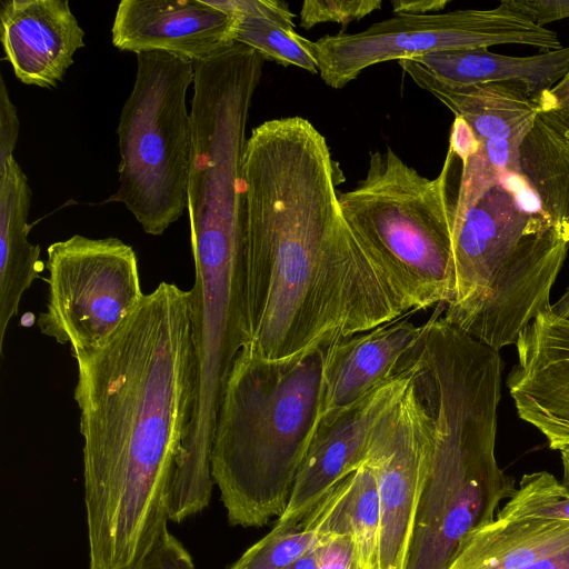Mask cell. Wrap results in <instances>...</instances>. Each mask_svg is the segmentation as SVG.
<instances>
[{
  "mask_svg": "<svg viewBox=\"0 0 569 569\" xmlns=\"http://www.w3.org/2000/svg\"><path fill=\"white\" fill-rule=\"evenodd\" d=\"M336 178L305 118L264 121L247 139L242 349L253 356L293 358L412 312L346 221Z\"/></svg>",
  "mask_w": 569,
  "mask_h": 569,
  "instance_id": "cell-1",
  "label": "cell"
},
{
  "mask_svg": "<svg viewBox=\"0 0 569 569\" xmlns=\"http://www.w3.org/2000/svg\"><path fill=\"white\" fill-rule=\"evenodd\" d=\"M71 355L89 569H134L168 529L192 420L191 291L160 282L107 341Z\"/></svg>",
  "mask_w": 569,
  "mask_h": 569,
  "instance_id": "cell-2",
  "label": "cell"
},
{
  "mask_svg": "<svg viewBox=\"0 0 569 569\" xmlns=\"http://www.w3.org/2000/svg\"><path fill=\"white\" fill-rule=\"evenodd\" d=\"M442 312L436 307L411 353L432 418V449L405 569H447L462 541L516 491L495 453L500 353Z\"/></svg>",
  "mask_w": 569,
  "mask_h": 569,
  "instance_id": "cell-3",
  "label": "cell"
},
{
  "mask_svg": "<svg viewBox=\"0 0 569 569\" xmlns=\"http://www.w3.org/2000/svg\"><path fill=\"white\" fill-rule=\"evenodd\" d=\"M331 345L282 360L243 349L238 355L220 403L210 460L231 526L259 528L284 511L321 421Z\"/></svg>",
  "mask_w": 569,
  "mask_h": 569,
  "instance_id": "cell-4",
  "label": "cell"
},
{
  "mask_svg": "<svg viewBox=\"0 0 569 569\" xmlns=\"http://www.w3.org/2000/svg\"><path fill=\"white\" fill-rule=\"evenodd\" d=\"M569 252V226L539 211L515 174L469 208L452 232L453 288L443 319L500 351L540 313Z\"/></svg>",
  "mask_w": 569,
  "mask_h": 569,
  "instance_id": "cell-5",
  "label": "cell"
},
{
  "mask_svg": "<svg viewBox=\"0 0 569 569\" xmlns=\"http://www.w3.org/2000/svg\"><path fill=\"white\" fill-rule=\"evenodd\" d=\"M456 154L441 172L421 176L390 148L370 153L366 177L339 193L342 214L379 261L412 311L447 305L452 296V232L458 194L450 187Z\"/></svg>",
  "mask_w": 569,
  "mask_h": 569,
  "instance_id": "cell-6",
  "label": "cell"
},
{
  "mask_svg": "<svg viewBox=\"0 0 569 569\" xmlns=\"http://www.w3.org/2000/svg\"><path fill=\"white\" fill-rule=\"evenodd\" d=\"M193 78L187 58L137 53L136 80L117 128L120 186L103 203H123L151 236H161L187 208L191 123L186 97Z\"/></svg>",
  "mask_w": 569,
  "mask_h": 569,
  "instance_id": "cell-7",
  "label": "cell"
},
{
  "mask_svg": "<svg viewBox=\"0 0 569 569\" xmlns=\"http://www.w3.org/2000/svg\"><path fill=\"white\" fill-rule=\"evenodd\" d=\"M496 44H525L547 51L563 48L555 31L536 24L502 0L493 9L397 14L358 33L325 36L312 48L321 79L341 89L377 63Z\"/></svg>",
  "mask_w": 569,
  "mask_h": 569,
  "instance_id": "cell-8",
  "label": "cell"
},
{
  "mask_svg": "<svg viewBox=\"0 0 569 569\" xmlns=\"http://www.w3.org/2000/svg\"><path fill=\"white\" fill-rule=\"evenodd\" d=\"M46 268V306L37 325L71 352L107 341L144 296L133 248L114 237L56 241Z\"/></svg>",
  "mask_w": 569,
  "mask_h": 569,
  "instance_id": "cell-9",
  "label": "cell"
},
{
  "mask_svg": "<svg viewBox=\"0 0 569 569\" xmlns=\"http://www.w3.org/2000/svg\"><path fill=\"white\" fill-rule=\"evenodd\" d=\"M398 63L421 89L462 118L478 141L477 151L461 161L458 226L466 211L502 177L519 176V148L537 117L536 104L518 82L456 84L410 59Z\"/></svg>",
  "mask_w": 569,
  "mask_h": 569,
  "instance_id": "cell-10",
  "label": "cell"
},
{
  "mask_svg": "<svg viewBox=\"0 0 569 569\" xmlns=\"http://www.w3.org/2000/svg\"><path fill=\"white\" fill-rule=\"evenodd\" d=\"M398 401L375 428L367 462L373 470L381 521L376 569H405L416 515L429 470L432 418L416 369Z\"/></svg>",
  "mask_w": 569,
  "mask_h": 569,
  "instance_id": "cell-11",
  "label": "cell"
},
{
  "mask_svg": "<svg viewBox=\"0 0 569 569\" xmlns=\"http://www.w3.org/2000/svg\"><path fill=\"white\" fill-rule=\"evenodd\" d=\"M412 371L402 370L353 406L322 418L298 469L278 527L298 525L340 481L367 460L372 432L406 390Z\"/></svg>",
  "mask_w": 569,
  "mask_h": 569,
  "instance_id": "cell-12",
  "label": "cell"
},
{
  "mask_svg": "<svg viewBox=\"0 0 569 569\" xmlns=\"http://www.w3.org/2000/svg\"><path fill=\"white\" fill-rule=\"evenodd\" d=\"M233 28V17L212 0H122L111 39L121 51H164L196 62L230 48Z\"/></svg>",
  "mask_w": 569,
  "mask_h": 569,
  "instance_id": "cell-13",
  "label": "cell"
},
{
  "mask_svg": "<svg viewBox=\"0 0 569 569\" xmlns=\"http://www.w3.org/2000/svg\"><path fill=\"white\" fill-rule=\"evenodd\" d=\"M83 38L68 0H7L1 4L6 59L24 84L56 88L84 46Z\"/></svg>",
  "mask_w": 569,
  "mask_h": 569,
  "instance_id": "cell-14",
  "label": "cell"
},
{
  "mask_svg": "<svg viewBox=\"0 0 569 569\" xmlns=\"http://www.w3.org/2000/svg\"><path fill=\"white\" fill-rule=\"evenodd\" d=\"M413 312L332 342L321 419L353 406L402 370L423 330L408 317Z\"/></svg>",
  "mask_w": 569,
  "mask_h": 569,
  "instance_id": "cell-15",
  "label": "cell"
},
{
  "mask_svg": "<svg viewBox=\"0 0 569 569\" xmlns=\"http://www.w3.org/2000/svg\"><path fill=\"white\" fill-rule=\"evenodd\" d=\"M31 189L13 159L0 166V355L23 293L42 270L40 246L28 239Z\"/></svg>",
  "mask_w": 569,
  "mask_h": 569,
  "instance_id": "cell-16",
  "label": "cell"
},
{
  "mask_svg": "<svg viewBox=\"0 0 569 569\" xmlns=\"http://www.w3.org/2000/svg\"><path fill=\"white\" fill-rule=\"evenodd\" d=\"M410 60L456 84L518 82L535 99L568 73L569 47L530 57L502 56L480 48L428 53Z\"/></svg>",
  "mask_w": 569,
  "mask_h": 569,
  "instance_id": "cell-17",
  "label": "cell"
},
{
  "mask_svg": "<svg viewBox=\"0 0 569 569\" xmlns=\"http://www.w3.org/2000/svg\"><path fill=\"white\" fill-rule=\"evenodd\" d=\"M303 520L325 533H351L365 569H376L381 511L376 477L367 461L332 488Z\"/></svg>",
  "mask_w": 569,
  "mask_h": 569,
  "instance_id": "cell-18",
  "label": "cell"
},
{
  "mask_svg": "<svg viewBox=\"0 0 569 569\" xmlns=\"http://www.w3.org/2000/svg\"><path fill=\"white\" fill-rule=\"evenodd\" d=\"M234 19L233 39L254 49L264 59L317 73L313 41L295 30V14L276 0H212Z\"/></svg>",
  "mask_w": 569,
  "mask_h": 569,
  "instance_id": "cell-19",
  "label": "cell"
},
{
  "mask_svg": "<svg viewBox=\"0 0 569 569\" xmlns=\"http://www.w3.org/2000/svg\"><path fill=\"white\" fill-rule=\"evenodd\" d=\"M519 177L547 220L569 226V141L538 113L519 148Z\"/></svg>",
  "mask_w": 569,
  "mask_h": 569,
  "instance_id": "cell-20",
  "label": "cell"
},
{
  "mask_svg": "<svg viewBox=\"0 0 569 569\" xmlns=\"http://www.w3.org/2000/svg\"><path fill=\"white\" fill-rule=\"evenodd\" d=\"M323 535L303 521L291 527L274 526L227 569H284L315 548Z\"/></svg>",
  "mask_w": 569,
  "mask_h": 569,
  "instance_id": "cell-21",
  "label": "cell"
},
{
  "mask_svg": "<svg viewBox=\"0 0 569 569\" xmlns=\"http://www.w3.org/2000/svg\"><path fill=\"white\" fill-rule=\"evenodd\" d=\"M497 515L569 520V490L547 471L523 475L518 489Z\"/></svg>",
  "mask_w": 569,
  "mask_h": 569,
  "instance_id": "cell-22",
  "label": "cell"
},
{
  "mask_svg": "<svg viewBox=\"0 0 569 569\" xmlns=\"http://www.w3.org/2000/svg\"><path fill=\"white\" fill-rule=\"evenodd\" d=\"M381 0H307L300 11V27L310 29L322 22L343 26L380 9Z\"/></svg>",
  "mask_w": 569,
  "mask_h": 569,
  "instance_id": "cell-23",
  "label": "cell"
},
{
  "mask_svg": "<svg viewBox=\"0 0 569 569\" xmlns=\"http://www.w3.org/2000/svg\"><path fill=\"white\" fill-rule=\"evenodd\" d=\"M319 569H365L351 533H325L317 545Z\"/></svg>",
  "mask_w": 569,
  "mask_h": 569,
  "instance_id": "cell-24",
  "label": "cell"
},
{
  "mask_svg": "<svg viewBox=\"0 0 569 569\" xmlns=\"http://www.w3.org/2000/svg\"><path fill=\"white\" fill-rule=\"evenodd\" d=\"M134 569H196L187 548L167 529Z\"/></svg>",
  "mask_w": 569,
  "mask_h": 569,
  "instance_id": "cell-25",
  "label": "cell"
},
{
  "mask_svg": "<svg viewBox=\"0 0 569 569\" xmlns=\"http://www.w3.org/2000/svg\"><path fill=\"white\" fill-rule=\"evenodd\" d=\"M532 100L537 113L569 141V71L556 86Z\"/></svg>",
  "mask_w": 569,
  "mask_h": 569,
  "instance_id": "cell-26",
  "label": "cell"
},
{
  "mask_svg": "<svg viewBox=\"0 0 569 569\" xmlns=\"http://www.w3.org/2000/svg\"><path fill=\"white\" fill-rule=\"evenodd\" d=\"M18 137L17 108L9 97L3 78L0 77V166L13 159Z\"/></svg>",
  "mask_w": 569,
  "mask_h": 569,
  "instance_id": "cell-27",
  "label": "cell"
},
{
  "mask_svg": "<svg viewBox=\"0 0 569 569\" xmlns=\"http://www.w3.org/2000/svg\"><path fill=\"white\" fill-rule=\"evenodd\" d=\"M510 8L526 14L536 24L569 18V0H502Z\"/></svg>",
  "mask_w": 569,
  "mask_h": 569,
  "instance_id": "cell-28",
  "label": "cell"
},
{
  "mask_svg": "<svg viewBox=\"0 0 569 569\" xmlns=\"http://www.w3.org/2000/svg\"><path fill=\"white\" fill-rule=\"evenodd\" d=\"M517 569H569V537Z\"/></svg>",
  "mask_w": 569,
  "mask_h": 569,
  "instance_id": "cell-29",
  "label": "cell"
},
{
  "mask_svg": "<svg viewBox=\"0 0 569 569\" xmlns=\"http://www.w3.org/2000/svg\"><path fill=\"white\" fill-rule=\"evenodd\" d=\"M448 0H393L391 2L397 14H427V12L442 10Z\"/></svg>",
  "mask_w": 569,
  "mask_h": 569,
  "instance_id": "cell-30",
  "label": "cell"
},
{
  "mask_svg": "<svg viewBox=\"0 0 569 569\" xmlns=\"http://www.w3.org/2000/svg\"><path fill=\"white\" fill-rule=\"evenodd\" d=\"M284 569H319L317 546Z\"/></svg>",
  "mask_w": 569,
  "mask_h": 569,
  "instance_id": "cell-31",
  "label": "cell"
},
{
  "mask_svg": "<svg viewBox=\"0 0 569 569\" xmlns=\"http://www.w3.org/2000/svg\"><path fill=\"white\" fill-rule=\"evenodd\" d=\"M550 311L555 316L569 321V287L565 293L551 305Z\"/></svg>",
  "mask_w": 569,
  "mask_h": 569,
  "instance_id": "cell-32",
  "label": "cell"
},
{
  "mask_svg": "<svg viewBox=\"0 0 569 569\" xmlns=\"http://www.w3.org/2000/svg\"><path fill=\"white\" fill-rule=\"evenodd\" d=\"M560 455L563 468L562 485L569 490V446L561 449Z\"/></svg>",
  "mask_w": 569,
  "mask_h": 569,
  "instance_id": "cell-33",
  "label": "cell"
}]
</instances>
